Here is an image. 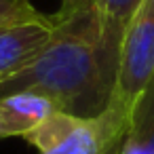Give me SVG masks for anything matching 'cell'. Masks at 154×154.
Returning <instances> with one entry per match:
<instances>
[{
	"label": "cell",
	"mask_w": 154,
	"mask_h": 154,
	"mask_svg": "<svg viewBox=\"0 0 154 154\" xmlns=\"http://www.w3.org/2000/svg\"><path fill=\"white\" fill-rule=\"evenodd\" d=\"M30 0H0V23L17 21V19H34L40 17Z\"/></svg>",
	"instance_id": "ba28073f"
},
{
	"label": "cell",
	"mask_w": 154,
	"mask_h": 154,
	"mask_svg": "<svg viewBox=\"0 0 154 154\" xmlns=\"http://www.w3.org/2000/svg\"><path fill=\"white\" fill-rule=\"evenodd\" d=\"M120 148H122V146H120ZM120 148H116V150H114V152H110V154H120Z\"/></svg>",
	"instance_id": "30bf717a"
},
{
	"label": "cell",
	"mask_w": 154,
	"mask_h": 154,
	"mask_svg": "<svg viewBox=\"0 0 154 154\" xmlns=\"http://www.w3.org/2000/svg\"><path fill=\"white\" fill-rule=\"evenodd\" d=\"M120 154H154V78L135 103Z\"/></svg>",
	"instance_id": "52a82bcc"
},
{
	"label": "cell",
	"mask_w": 154,
	"mask_h": 154,
	"mask_svg": "<svg viewBox=\"0 0 154 154\" xmlns=\"http://www.w3.org/2000/svg\"><path fill=\"white\" fill-rule=\"evenodd\" d=\"M17 91L42 93L59 110L82 118L103 112L114 91V78L101 55L95 5L72 17L53 19V34L38 57L0 82V95Z\"/></svg>",
	"instance_id": "6da1fadb"
},
{
	"label": "cell",
	"mask_w": 154,
	"mask_h": 154,
	"mask_svg": "<svg viewBox=\"0 0 154 154\" xmlns=\"http://www.w3.org/2000/svg\"><path fill=\"white\" fill-rule=\"evenodd\" d=\"M53 34V19L47 15L0 23V82L9 80L32 63Z\"/></svg>",
	"instance_id": "277c9868"
},
{
	"label": "cell",
	"mask_w": 154,
	"mask_h": 154,
	"mask_svg": "<svg viewBox=\"0 0 154 154\" xmlns=\"http://www.w3.org/2000/svg\"><path fill=\"white\" fill-rule=\"evenodd\" d=\"M154 78V0H141L133 13L118 55L114 95L133 112L137 99Z\"/></svg>",
	"instance_id": "7a4b0ae2"
},
{
	"label": "cell",
	"mask_w": 154,
	"mask_h": 154,
	"mask_svg": "<svg viewBox=\"0 0 154 154\" xmlns=\"http://www.w3.org/2000/svg\"><path fill=\"white\" fill-rule=\"evenodd\" d=\"M131 110L112 93L103 112L82 118L68 114L51 146L40 154H110L122 146Z\"/></svg>",
	"instance_id": "3957f363"
},
{
	"label": "cell",
	"mask_w": 154,
	"mask_h": 154,
	"mask_svg": "<svg viewBox=\"0 0 154 154\" xmlns=\"http://www.w3.org/2000/svg\"><path fill=\"white\" fill-rule=\"evenodd\" d=\"M57 110L59 106L42 93L17 91L0 95V139L28 135Z\"/></svg>",
	"instance_id": "5b68a950"
},
{
	"label": "cell",
	"mask_w": 154,
	"mask_h": 154,
	"mask_svg": "<svg viewBox=\"0 0 154 154\" xmlns=\"http://www.w3.org/2000/svg\"><path fill=\"white\" fill-rule=\"evenodd\" d=\"M139 5L141 0H95V11L99 19V36H101V55L114 82H116L120 42Z\"/></svg>",
	"instance_id": "8992f818"
},
{
	"label": "cell",
	"mask_w": 154,
	"mask_h": 154,
	"mask_svg": "<svg viewBox=\"0 0 154 154\" xmlns=\"http://www.w3.org/2000/svg\"><path fill=\"white\" fill-rule=\"evenodd\" d=\"M95 5V0H61V7L59 11L53 15V19H66V17H72L76 15L78 11L82 9H89Z\"/></svg>",
	"instance_id": "9c48e42d"
}]
</instances>
